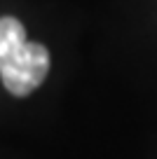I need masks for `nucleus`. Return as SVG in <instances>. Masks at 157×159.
I'll return each mask as SVG.
<instances>
[{
    "mask_svg": "<svg viewBox=\"0 0 157 159\" xmlns=\"http://www.w3.org/2000/svg\"><path fill=\"white\" fill-rule=\"evenodd\" d=\"M49 73V52L40 42H28L14 16H0V80L12 96H28Z\"/></svg>",
    "mask_w": 157,
    "mask_h": 159,
    "instance_id": "f257e3e1",
    "label": "nucleus"
}]
</instances>
